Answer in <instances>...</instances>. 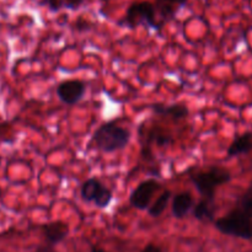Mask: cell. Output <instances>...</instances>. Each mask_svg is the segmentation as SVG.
I'll return each instance as SVG.
<instances>
[{
  "label": "cell",
  "mask_w": 252,
  "mask_h": 252,
  "mask_svg": "<svg viewBox=\"0 0 252 252\" xmlns=\"http://www.w3.org/2000/svg\"><path fill=\"white\" fill-rule=\"evenodd\" d=\"M130 139L129 130L117 126L116 123L108 122L95 130L93 135V142L96 148L105 153H112L127 147Z\"/></svg>",
  "instance_id": "cell-1"
},
{
  "label": "cell",
  "mask_w": 252,
  "mask_h": 252,
  "mask_svg": "<svg viewBox=\"0 0 252 252\" xmlns=\"http://www.w3.org/2000/svg\"><path fill=\"white\" fill-rule=\"evenodd\" d=\"M191 180L203 198L214 199L216 189L221 185L230 181L231 175L225 167L214 166L207 171L193 175Z\"/></svg>",
  "instance_id": "cell-2"
},
{
  "label": "cell",
  "mask_w": 252,
  "mask_h": 252,
  "mask_svg": "<svg viewBox=\"0 0 252 252\" xmlns=\"http://www.w3.org/2000/svg\"><path fill=\"white\" fill-rule=\"evenodd\" d=\"M216 228L226 235L236 236L246 240L252 239V219L236 208L226 217L216 220Z\"/></svg>",
  "instance_id": "cell-3"
},
{
  "label": "cell",
  "mask_w": 252,
  "mask_h": 252,
  "mask_svg": "<svg viewBox=\"0 0 252 252\" xmlns=\"http://www.w3.org/2000/svg\"><path fill=\"white\" fill-rule=\"evenodd\" d=\"M125 22L129 27H137L139 25H145L150 27H159L155 20L154 5L148 1L134 2L130 5L125 16Z\"/></svg>",
  "instance_id": "cell-4"
},
{
  "label": "cell",
  "mask_w": 252,
  "mask_h": 252,
  "mask_svg": "<svg viewBox=\"0 0 252 252\" xmlns=\"http://www.w3.org/2000/svg\"><path fill=\"white\" fill-rule=\"evenodd\" d=\"M81 198L85 202H93L98 208H106L112 201V192L103 187L97 179H89L81 187Z\"/></svg>",
  "instance_id": "cell-5"
},
{
  "label": "cell",
  "mask_w": 252,
  "mask_h": 252,
  "mask_svg": "<svg viewBox=\"0 0 252 252\" xmlns=\"http://www.w3.org/2000/svg\"><path fill=\"white\" fill-rule=\"evenodd\" d=\"M160 189L159 182L155 180H147L138 185L137 189L130 194V204L137 209H147L149 207L152 197Z\"/></svg>",
  "instance_id": "cell-6"
},
{
  "label": "cell",
  "mask_w": 252,
  "mask_h": 252,
  "mask_svg": "<svg viewBox=\"0 0 252 252\" xmlns=\"http://www.w3.org/2000/svg\"><path fill=\"white\" fill-rule=\"evenodd\" d=\"M85 93V84L81 80H65L57 88L59 98L66 105H75Z\"/></svg>",
  "instance_id": "cell-7"
},
{
  "label": "cell",
  "mask_w": 252,
  "mask_h": 252,
  "mask_svg": "<svg viewBox=\"0 0 252 252\" xmlns=\"http://www.w3.org/2000/svg\"><path fill=\"white\" fill-rule=\"evenodd\" d=\"M68 233V224L63 223V221H53V223H48L43 226V235L47 243L51 245H56V244L63 241Z\"/></svg>",
  "instance_id": "cell-8"
},
{
  "label": "cell",
  "mask_w": 252,
  "mask_h": 252,
  "mask_svg": "<svg viewBox=\"0 0 252 252\" xmlns=\"http://www.w3.org/2000/svg\"><path fill=\"white\" fill-rule=\"evenodd\" d=\"M193 204V198L189 192H181L172 199V214L175 218L181 219L189 213Z\"/></svg>",
  "instance_id": "cell-9"
},
{
  "label": "cell",
  "mask_w": 252,
  "mask_h": 252,
  "mask_svg": "<svg viewBox=\"0 0 252 252\" xmlns=\"http://www.w3.org/2000/svg\"><path fill=\"white\" fill-rule=\"evenodd\" d=\"M250 152H252V132H248L231 143L228 149V155L236 157V155L248 154Z\"/></svg>",
  "instance_id": "cell-10"
},
{
  "label": "cell",
  "mask_w": 252,
  "mask_h": 252,
  "mask_svg": "<svg viewBox=\"0 0 252 252\" xmlns=\"http://www.w3.org/2000/svg\"><path fill=\"white\" fill-rule=\"evenodd\" d=\"M194 218L202 221H211L213 220L214 217V207H213V199L203 198L198 202L193 211Z\"/></svg>",
  "instance_id": "cell-11"
},
{
  "label": "cell",
  "mask_w": 252,
  "mask_h": 252,
  "mask_svg": "<svg viewBox=\"0 0 252 252\" xmlns=\"http://www.w3.org/2000/svg\"><path fill=\"white\" fill-rule=\"evenodd\" d=\"M155 113L161 116H170L175 120H182L189 116V108L184 105H172V106H155Z\"/></svg>",
  "instance_id": "cell-12"
},
{
  "label": "cell",
  "mask_w": 252,
  "mask_h": 252,
  "mask_svg": "<svg viewBox=\"0 0 252 252\" xmlns=\"http://www.w3.org/2000/svg\"><path fill=\"white\" fill-rule=\"evenodd\" d=\"M185 2V0H157L155 2V11H159L161 17H171L177 11L180 6Z\"/></svg>",
  "instance_id": "cell-13"
},
{
  "label": "cell",
  "mask_w": 252,
  "mask_h": 252,
  "mask_svg": "<svg viewBox=\"0 0 252 252\" xmlns=\"http://www.w3.org/2000/svg\"><path fill=\"white\" fill-rule=\"evenodd\" d=\"M170 197H171V192L167 191V189L165 192H162V193L160 194L159 198H158L157 201L154 202V204H153V206L149 208L150 216L152 217L161 216L162 212H164L165 208H166L167 203H169Z\"/></svg>",
  "instance_id": "cell-14"
},
{
  "label": "cell",
  "mask_w": 252,
  "mask_h": 252,
  "mask_svg": "<svg viewBox=\"0 0 252 252\" xmlns=\"http://www.w3.org/2000/svg\"><path fill=\"white\" fill-rule=\"evenodd\" d=\"M236 209L252 219V185L246 189V192L241 196V198L239 199Z\"/></svg>",
  "instance_id": "cell-15"
},
{
  "label": "cell",
  "mask_w": 252,
  "mask_h": 252,
  "mask_svg": "<svg viewBox=\"0 0 252 252\" xmlns=\"http://www.w3.org/2000/svg\"><path fill=\"white\" fill-rule=\"evenodd\" d=\"M47 2H48L49 6L54 10L61 9V6L63 5V0H47Z\"/></svg>",
  "instance_id": "cell-16"
},
{
  "label": "cell",
  "mask_w": 252,
  "mask_h": 252,
  "mask_svg": "<svg viewBox=\"0 0 252 252\" xmlns=\"http://www.w3.org/2000/svg\"><path fill=\"white\" fill-rule=\"evenodd\" d=\"M36 252H57V251L54 250L53 246H52L51 244H48V245H42V246H38V248H37Z\"/></svg>",
  "instance_id": "cell-17"
},
{
  "label": "cell",
  "mask_w": 252,
  "mask_h": 252,
  "mask_svg": "<svg viewBox=\"0 0 252 252\" xmlns=\"http://www.w3.org/2000/svg\"><path fill=\"white\" fill-rule=\"evenodd\" d=\"M142 252H162V251L160 250V248H158L157 245H153V244H150V245L145 246L144 250H143Z\"/></svg>",
  "instance_id": "cell-18"
},
{
  "label": "cell",
  "mask_w": 252,
  "mask_h": 252,
  "mask_svg": "<svg viewBox=\"0 0 252 252\" xmlns=\"http://www.w3.org/2000/svg\"><path fill=\"white\" fill-rule=\"evenodd\" d=\"M91 252H106V251L102 250V249H100V248H94L93 250H91Z\"/></svg>",
  "instance_id": "cell-19"
}]
</instances>
